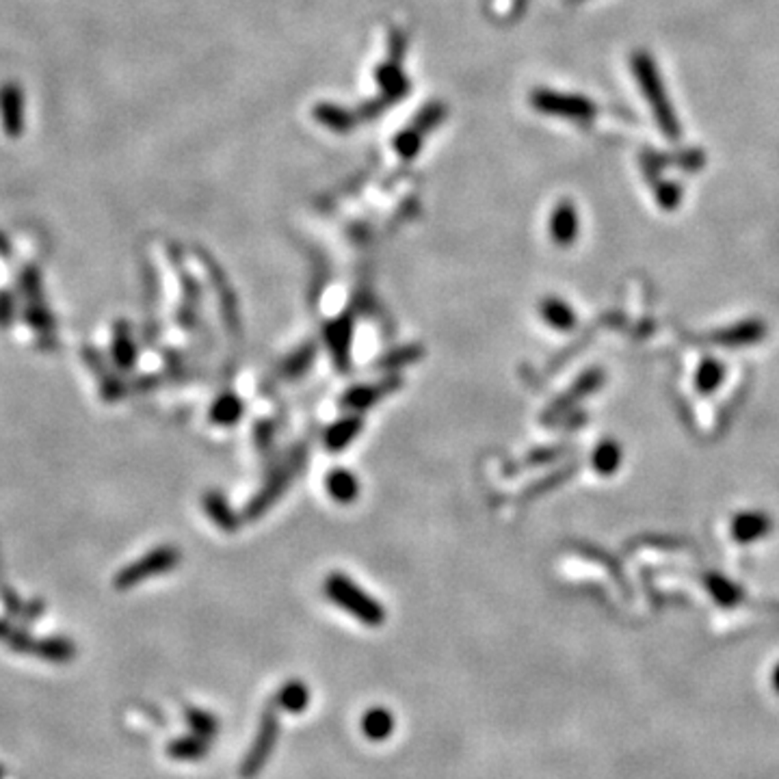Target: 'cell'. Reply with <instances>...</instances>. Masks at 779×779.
<instances>
[{
    "label": "cell",
    "mask_w": 779,
    "mask_h": 779,
    "mask_svg": "<svg viewBox=\"0 0 779 779\" xmlns=\"http://www.w3.org/2000/svg\"><path fill=\"white\" fill-rule=\"evenodd\" d=\"M210 751V740L209 738H201V737H184L173 740L172 745H169L167 754L172 756V758L176 760H184V762H195L201 760L206 754Z\"/></svg>",
    "instance_id": "13"
},
{
    "label": "cell",
    "mask_w": 779,
    "mask_h": 779,
    "mask_svg": "<svg viewBox=\"0 0 779 779\" xmlns=\"http://www.w3.org/2000/svg\"><path fill=\"white\" fill-rule=\"evenodd\" d=\"M568 3H580V0H568Z\"/></svg>",
    "instance_id": "25"
},
{
    "label": "cell",
    "mask_w": 779,
    "mask_h": 779,
    "mask_svg": "<svg viewBox=\"0 0 779 779\" xmlns=\"http://www.w3.org/2000/svg\"><path fill=\"white\" fill-rule=\"evenodd\" d=\"M11 319H14V299L9 292H0V325L7 327Z\"/></svg>",
    "instance_id": "24"
},
{
    "label": "cell",
    "mask_w": 779,
    "mask_h": 779,
    "mask_svg": "<svg viewBox=\"0 0 779 779\" xmlns=\"http://www.w3.org/2000/svg\"><path fill=\"white\" fill-rule=\"evenodd\" d=\"M134 356H137V351H134L133 340H130L128 327L119 323L116 327V338H113V357H116V364L124 370L133 368Z\"/></svg>",
    "instance_id": "18"
},
{
    "label": "cell",
    "mask_w": 779,
    "mask_h": 779,
    "mask_svg": "<svg viewBox=\"0 0 779 779\" xmlns=\"http://www.w3.org/2000/svg\"><path fill=\"white\" fill-rule=\"evenodd\" d=\"M22 292H24L26 299V319H29V323L35 327L40 334H48L52 325L51 314H48L46 303H43V292H42V282H40V274H37L35 269H26L24 275H22Z\"/></svg>",
    "instance_id": "6"
},
{
    "label": "cell",
    "mask_w": 779,
    "mask_h": 779,
    "mask_svg": "<svg viewBox=\"0 0 779 779\" xmlns=\"http://www.w3.org/2000/svg\"><path fill=\"white\" fill-rule=\"evenodd\" d=\"M323 591L327 600L336 604L340 611H345L356 617L362 626L368 628H379L385 622V608L384 604L375 600L368 591H364L356 580L348 576L334 571L323 582Z\"/></svg>",
    "instance_id": "1"
},
{
    "label": "cell",
    "mask_w": 779,
    "mask_h": 779,
    "mask_svg": "<svg viewBox=\"0 0 779 779\" xmlns=\"http://www.w3.org/2000/svg\"><path fill=\"white\" fill-rule=\"evenodd\" d=\"M271 704H274L277 710L301 715L310 704V689L301 682V680H291V682H286L280 691H277L274 700H271Z\"/></svg>",
    "instance_id": "9"
},
{
    "label": "cell",
    "mask_w": 779,
    "mask_h": 779,
    "mask_svg": "<svg viewBox=\"0 0 779 779\" xmlns=\"http://www.w3.org/2000/svg\"><path fill=\"white\" fill-rule=\"evenodd\" d=\"M362 732L370 740H385L394 732V717L388 708L375 706L362 717Z\"/></svg>",
    "instance_id": "11"
},
{
    "label": "cell",
    "mask_w": 779,
    "mask_h": 779,
    "mask_svg": "<svg viewBox=\"0 0 779 779\" xmlns=\"http://www.w3.org/2000/svg\"><path fill=\"white\" fill-rule=\"evenodd\" d=\"M325 487H327V494H329L331 498H334L336 503H340V505L353 503V500H356L357 494H359L357 477L353 472L342 470V468H338V470L327 474Z\"/></svg>",
    "instance_id": "10"
},
{
    "label": "cell",
    "mask_w": 779,
    "mask_h": 779,
    "mask_svg": "<svg viewBox=\"0 0 779 779\" xmlns=\"http://www.w3.org/2000/svg\"><path fill=\"white\" fill-rule=\"evenodd\" d=\"M206 511H209V514L215 517L217 524L226 526V520H223V517L227 515V506L219 498V496H209V498H206Z\"/></svg>",
    "instance_id": "23"
},
{
    "label": "cell",
    "mask_w": 779,
    "mask_h": 779,
    "mask_svg": "<svg viewBox=\"0 0 779 779\" xmlns=\"http://www.w3.org/2000/svg\"><path fill=\"white\" fill-rule=\"evenodd\" d=\"M178 563H180V550L178 548H173V546L154 548V550H150L145 557L133 561V563L126 565V568L119 571V574L116 576V587L119 591L133 589V587L139 585V582L154 579V576L167 574V571H172Z\"/></svg>",
    "instance_id": "4"
},
{
    "label": "cell",
    "mask_w": 779,
    "mask_h": 779,
    "mask_svg": "<svg viewBox=\"0 0 779 779\" xmlns=\"http://www.w3.org/2000/svg\"><path fill=\"white\" fill-rule=\"evenodd\" d=\"M632 72H635L636 83H639L643 96L647 97V102H650L654 117H656L658 126L664 134H667V139H680V134H682V130H680V122L678 116L673 113L672 105H669V97L667 91H664L663 79L661 74H658L656 63L652 61V57L645 51L635 52V57H632Z\"/></svg>",
    "instance_id": "2"
},
{
    "label": "cell",
    "mask_w": 779,
    "mask_h": 779,
    "mask_svg": "<svg viewBox=\"0 0 779 779\" xmlns=\"http://www.w3.org/2000/svg\"><path fill=\"white\" fill-rule=\"evenodd\" d=\"M277 738H280V710H277V708L269 701V706H266L263 715H260L258 732H255L252 747H249L247 756L243 758V765H241L243 779H255L264 771L266 762H269V758L275 751Z\"/></svg>",
    "instance_id": "3"
},
{
    "label": "cell",
    "mask_w": 779,
    "mask_h": 779,
    "mask_svg": "<svg viewBox=\"0 0 779 779\" xmlns=\"http://www.w3.org/2000/svg\"><path fill=\"white\" fill-rule=\"evenodd\" d=\"M723 375H726V368L721 366V362H717V359H712V357L704 359L695 373L697 390H700L701 394H712V392H715L719 385H721Z\"/></svg>",
    "instance_id": "16"
},
{
    "label": "cell",
    "mask_w": 779,
    "mask_h": 779,
    "mask_svg": "<svg viewBox=\"0 0 779 779\" xmlns=\"http://www.w3.org/2000/svg\"><path fill=\"white\" fill-rule=\"evenodd\" d=\"M241 413H243V403L234 394H223L210 410L212 421L219 424H234L238 418H241Z\"/></svg>",
    "instance_id": "19"
},
{
    "label": "cell",
    "mask_w": 779,
    "mask_h": 779,
    "mask_svg": "<svg viewBox=\"0 0 779 779\" xmlns=\"http://www.w3.org/2000/svg\"><path fill=\"white\" fill-rule=\"evenodd\" d=\"M184 717H187L189 726L193 729L195 737L210 740L219 734V719L209 710H201V708H187Z\"/></svg>",
    "instance_id": "17"
},
{
    "label": "cell",
    "mask_w": 779,
    "mask_h": 779,
    "mask_svg": "<svg viewBox=\"0 0 779 779\" xmlns=\"http://www.w3.org/2000/svg\"><path fill=\"white\" fill-rule=\"evenodd\" d=\"M356 433H357V421H342L338 427H334V431L329 433L327 442H329L331 449H342V446L356 438Z\"/></svg>",
    "instance_id": "20"
},
{
    "label": "cell",
    "mask_w": 779,
    "mask_h": 779,
    "mask_svg": "<svg viewBox=\"0 0 779 779\" xmlns=\"http://www.w3.org/2000/svg\"><path fill=\"white\" fill-rule=\"evenodd\" d=\"M680 195H682L680 193V187L673 182H663L656 187V198L667 210H672V209H675V206H678Z\"/></svg>",
    "instance_id": "22"
},
{
    "label": "cell",
    "mask_w": 779,
    "mask_h": 779,
    "mask_svg": "<svg viewBox=\"0 0 779 779\" xmlns=\"http://www.w3.org/2000/svg\"><path fill=\"white\" fill-rule=\"evenodd\" d=\"M531 100H533V107L539 108V111L548 113V116H561V117L587 122V119H591L593 113H596L593 102L585 100V97L580 96L554 94V91L542 89V91H535Z\"/></svg>",
    "instance_id": "5"
},
{
    "label": "cell",
    "mask_w": 779,
    "mask_h": 779,
    "mask_svg": "<svg viewBox=\"0 0 779 779\" xmlns=\"http://www.w3.org/2000/svg\"><path fill=\"white\" fill-rule=\"evenodd\" d=\"M40 652L48 661H68V656H72V645L61 639L43 641L40 645Z\"/></svg>",
    "instance_id": "21"
},
{
    "label": "cell",
    "mask_w": 779,
    "mask_h": 779,
    "mask_svg": "<svg viewBox=\"0 0 779 779\" xmlns=\"http://www.w3.org/2000/svg\"><path fill=\"white\" fill-rule=\"evenodd\" d=\"M542 316L557 331H571L576 327V314L563 299L548 297L542 301Z\"/></svg>",
    "instance_id": "12"
},
{
    "label": "cell",
    "mask_w": 779,
    "mask_h": 779,
    "mask_svg": "<svg viewBox=\"0 0 779 779\" xmlns=\"http://www.w3.org/2000/svg\"><path fill=\"white\" fill-rule=\"evenodd\" d=\"M550 236L561 247H570L579 236V212L571 201H561L550 215Z\"/></svg>",
    "instance_id": "7"
},
{
    "label": "cell",
    "mask_w": 779,
    "mask_h": 779,
    "mask_svg": "<svg viewBox=\"0 0 779 779\" xmlns=\"http://www.w3.org/2000/svg\"><path fill=\"white\" fill-rule=\"evenodd\" d=\"M771 528L773 522L765 511H743L734 517L732 535L738 543H751L769 535Z\"/></svg>",
    "instance_id": "8"
},
{
    "label": "cell",
    "mask_w": 779,
    "mask_h": 779,
    "mask_svg": "<svg viewBox=\"0 0 779 779\" xmlns=\"http://www.w3.org/2000/svg\"><path fill=\"white\" fill-rule=\"evenodd\" d=\"M591 464L598 474L608 477V474L617 472L619 464H622V449H619V444L613 442V440H604V442L598 444L596 450H593Z\"/></svg>",
    "instance_id": "14"
},
{
    "label": "cell",
    "mask_w": 779,
    "mask_h": 779,
    "mask_svg": "<svg viewBox=\"0 0 779 779\" xmlns=\"http://www.w3.org/2000/svg\"><path fill=\"white\" fill-rule=\"evenodd\" d=\"M762 336H765V327L760 323H743L738 327H732V329L721 331V334H717L715 340L721 342V345L743 347V345H749V342L760 340Z\"/></svg>",
    "instance_id": "15"
}]
</instances>
